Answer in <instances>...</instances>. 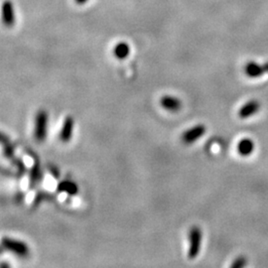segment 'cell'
Returning a JSON list of instances; mask_svg holds the SVG:
<instances>
[{
    "label": "cell",
    "mask_w": 268,
    "mask_h": 268,
    "mask_svg": "<svg viewBox=\"0 0 268 268\" xmlns=\"http://www.w3.org/2000/svg\"><path fill=\"white\" fill-rule=\"evenodd\" d=\"M74 125H75L74 119L72 117H67L63 124L61 134H60V139L62 142L67 143L71 140L73 133H74Z\"/></svg>",
    "instance_id": "9"
},
{
    "label": "cell",
    "mask_w": 268,
    "mask_h": 268,
    "mask_svg": "<svg viewBox=\"0 0 268 268\" xmlns=\"http://www.w3.org/2000/svg\"><path fill=\"white\" fill-rule=\"evenodd\" d=\"M160 106L167 112L177 113L182 108V102L174 96H164L160 99Z\"/></svg>",
    "instance_id": "6"
},
{
    "label": "cell",
    "mask_w": 268,
    "mask_h": 268,
    "mask_svg": "<svg viewBox=\"0 0 268 268\" xmlns=\"http://www.w3.org/2000/svg\"><path fill=\"white\" fill-rule=\"evenodd\" d=\"M206 127L204 125H197L182 134V141L184 144L191 145L199 140L206 134Z\"/></svg>",
    "instance_id": "4"
},
{
    "label": "cell",
    "mask_w": 268,
    "mask_h": 268,
    "mask_svg": "<svg viewBox=\"0 0 268 268\" xmlns=\"http://www.w3.org/2000/svg\"><path fill=\"white\" fill-rule=\"evenodd\" d=\"M48 114L45 111H41L37 114L35 120V131L34 136L38 142H43L48 133Z\"/></svg>",
    "instance_id": "2"
},
{
    "label": "cell",
    "mask_w": 268,
    "mask_h": 268,
    "mask_svg": "<svg viewBox=\"0 0 268 268\" xmlns=\"http://www.w3.org/2000/svg\"><path fill=\"white\" fill-rule=\"evenodd\" d=\"M248 265V260L245 257H240L235 260V262L232 264V268H243Z\"/></svg>",
    "instance_id": "14"
},
{
    "label": "cell",
    "mask_w": 268,
    "mask_h": 268,
    "mask_svg": "<svg viewBox=\"0 0 268 268\" xmlns=\"http://www.w3.org/2000/svg\"><path fill=\"white\" fill-rule=\"evenodd\" d=\"M61 189V191H66L69 194H76L78 192V186L73 183V182H64L63 184H61V186H59V190Z\"/></svg>",
    "instance_id": "12"
},
{
    "label": "cell",
    "mask_w": 268,
    "mask_h": 268,
    "mask_svg": "<svg viewBox=\"0 0 268 268\" xmlns=\"http://www.w3.org/2000/svg\"><path fill=\"white\" fill-rule=\"evenodd\" d=\"M245 72H246L247 76L250 78H253V79L259 78V77L263 76L265 73L268 72V64L262 66L258 63L250 62L249 64H247V66L245 68Z\"/></svg>",
    "instance_id": "8"
},
{
    "label": "cell",
    "mask_w": 268,
    "mask_h": 268,
    "mask_svg": "<svg viewBox=\"0 0 268 268\" xmlns=\"http://www.w3.org/2000/svg\"><path fill=\"white\" fill-rule=\"evenodd\" d=\"M1 244L5 250L13 253L14 255L18 257L24 258V257H27L29 254V248L23 242L9 239V238H4Z\"/></svg>",
    "instance_id": "3"
},
{
    "label": "cell",
    "mask_w": 268,
    "mask_h": 268,
    "mask_svg": "<svg viewBox=\"0 0 268 268\" xmlns=\"http://www.w3.org/2000/svg\"><path fill=\"white\" fill-rule=\"evenodd\" d=\"M78 4H85V3H87L89 0H75Z\"/></svg>",
    "instance_id": "15"
},
{
    "label": "cell",
    "mask_w": 268,
    "mask_h": 268,
    "mask_svg": "<svg viewBox=\"0 0 268 268\" xmlns=\"http://www.w3.org/2000/svg\"><path fill=\"white\" fill-rule=\"evenodd\" d=\"M189 251L188 258L190 260L196 259L201 251L202 244V231L199 227H193L189 233Z\"/></svg>",
    "instance_id": "1"
},
{
    "label": "cell",
    "mask_w": 268,
    "mask_h": 268,
    "mask_svg": "<svg viewBox=\"0 0 268 268\" xmlns=\"http://www.w3.org/2000/svg\"><path fill=\"white\" fill-rule=\"evenodd\" d=\"M254 151H255V143L252 139L244 138L239 142L238 152L240 153V155L247 157V156H250L251 154H253Z\"/></svg>",
    "instance_id": "10"
},
{
    "label": "cell",
    "mask_w": 268,
    "mask_h": 268,
    "mask_svg": "<svg viewBox=\"0 0 268 268\" xmlns=\"http://www.w3.org/2000/svg\"><path fill=\"white\" fill-rule=\"evenodd\" d=\"M114 55L120 59L125 60L131 55V47L127 42H120L114 48Z\"/></svg>",
    "instance_id": "11"
},
{
    "label": "cell",
    "mask_w": 268,
    "mask_h": 268,
    "mask_svg": "<svg viewBox=\"0 0 268 268\" xmlns=\"http://www.w3.org/2000/svg\"><path fill=\"white\" fill-rule=\"evenodd\" d=\"M15 11L13 3L5 0L1 5V21L6 27H12L15 24Z\"/></svg>",
    "instance_id": "5"
},
{
    "label": "cell",
    "mask_w": 268,
    "mask_h": 268,
    "mask_svg": "<svg viewBox=\"0 0 268 268\" xmlns=\"http://www.w3.org/2000/svg\"><path fill=\"white\" fill-rule=\"evenodd\" d=\"M261 110V104L256 101V100H253V101H250L248 102L246 105H244L240 111H239V117L242 119V120H247V119H250L251 117L255 116L256 114H258Z\"/></svg>",
    "instance_id": "7"
},
{
    "label": "cell",
    "mask_w": 268,
    "mask_h": 268,
    "mask_svg": "<svg viewBox=\"0 0 268 268\" xmlns=\"http://www.w3.org/2000/svg\"><path fill=\"white\" fill-rule=\"evenodd\" d=\"M0 143L3 144L5 146V154L8 158H12L13 157V148L11 149V146L9 144V140L7 139V137L2 134H0Z\"/></svg>",
    "instance_id": "13"
}]
</instances>
